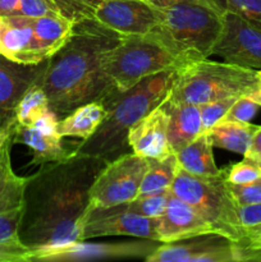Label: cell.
Returning <instances> with one entry per match:
<instances>
[{
  "mask_svg": "<svg viewBox=\"0 0 261 262\" xmlns=\"http://www.w3.org/2000/svg\"><path fill=\"white\" fill-rule=\"evenodd\" d=\"M260 83L257 71L202 59L179 67L169 97L199 106L215 100L250 95Z\"/></svg>",
  "mask_w": 261,
  "mask_h": 262,
  "instance_id": "5",
  "label": "cell"
},
{
  "mask_svg": "<svg viewBox=\"0 0 261 262\" xmlns=\"http://www.w3.org/2000/svg\"><path fill=\"white\" fill-rule=\"evenodd\" d=\"M237 99L238 97H227V99L215 100V101L199 105L202 119V130L206 132L215 124H217L220 120L224 119L227 113L229 112V109Z\"/></svg>",
  "mask_w": 261,
  "mask_h": 262,
  "instance_id": "29",
  "label": "cell"
},
{
  "mask_svg": "<svg viewBox=\"0 0 261 262\" xmlns=\"http://www.w3.org/2000/svg\"><path fill=\"white\" fill-rule=\"evenodd\" d=\"M95 19L120 36H146L158 25L159 14L145 0H102Z\"/></svg>",
  "mask_w": 261,
  "mask_h": 262,
  "instance_id": "14",
  "label": "cell"
},
{
  "mask_svg": "<svg viewBox=\"0 0 261 262\" xmlns=\"http://www.w3.org/2000/svg\"><path fill=\"white\" fill-rule=\"evenodd\" d=\"M48 14H59L51 0H20L14 15L23 17H41Z\"/></svg>",
  "mask_w": 261,
  "mask_h": 262,
  "instance_id": "34",
  "label": "cell"
},
{
  "mask_svg": "<svg viewBox=\"0 0 261 262\" xmlns=\"http://www.w3.org/2000/svg\"><path fill=\"white\" fill-rule=\"evenodd\" d=\"M113 235L159 242L155 219L128 211L124 204L113 207H96L86 212L82 224V241Z\"/></svg>",
  "mask_w": 261,
  "mask_h": 262,
  "instance_id": "13",
  "label": "cell"
},
{
  "mask_svg": "<svg viewBox=\"0 0 261 262\" xmlns=\"http://www.w3.org/2000/svg\"><path fill=\"white\" fill-rule=\"evenodd\" d=\"M182 66L151 36H124L105 56L104 73L118 92H125L146 77Z\"/></svg>",
  "mask_w": 261,
  "mask_h": 262,
  "instance_id": "8",
  "label": "cell"
},
{
  "mask_svg": "<svg viewBox=\"0 0 261 262\" xmlns=\"http://www.w3.org/2000/svg\"><path fill=\"white\" fill-rule=\"evenodd\" d=\"M224 9L261 28V0H224Z\"/></svg>",
  "mask_w": 261,
  "mask_h": 262,
  "instance_id": "31",
  "label": "cell"
},
{
  "mask_svg": "<svg viewBox=\"0 0 261 262\" xmlns=\"http://www.w3.org/2000/svg\"><path fill=\"white\" fill-rule=\"evenodd\" d=\"M15 124H17V120H15V118H13L0 127V163H2L5 152L10 150L12 143H14L13 142V136H14Z\"/></svg>",
  "mask_w": 261,
  "mask_h": 262,
  "instance_id": "39",
  "label": "cell"
},
{
  "mask_svg": "<svg viewBox=\"0 0 261 262\" xmlns=\"http://www.w3.org/2000/svg\"><path fill=\"white\" fill-rule=\"evenodd\" d=\"M260 105L251 99L248 95L238 97L227 113L224 119L227 120H235V122H245L248 123L260 110Z\"/></svg>",
  "mask_w": 261,
  "mask_h": 262,
  "instance_id": "32",
  "label": "cell"
},
{
  "mask_svg": "<svg viewBox=\"0 0 261 262\" xmlns=\"http://www.w3.org/2000/svg\"><path fill=\"white\" fill-rule=\"evenodd\" d=\"M248 96H250L252 100H255V101L261 106V83L260 86H258V89L256 90V91H253L252 94L248 95Z\"/></svg>",
  "mask_w": 261,
  "mask_h": 262,
  "instance_id": "43",
  "label": "cell"
},
{
  "mask_svg": "<svg viewBox=\"0 0 261 262\" xmlns=\"http://www.w3.org/2000/svg\"><path fill=\"white\" fill-rule=\"evenodd\" d=\"M59 119H60V118H59L55 113L49 110L46 114H44L42 117L38 118V119L35 122V124L31 125V127H35L36 129L40 130V132L44 133V135L56 136L59 135L58 132Z\"/></svg>",
  "mask_w": 261,
  "mask_h": 262,
  "instance_id": "38",
  "label": "cell"
},
{
  "mask_svg": "<svg viewBox=\"0 0 261 262\" xmlns=\"http://www.w3.org/2000/svg\"><path fill=\"white\" fill-rule=\"evenodd\" d=\"M59 14L73 25L87 19H95L97 8L102 0H51Z\"/></svg>",
  "mask_w": 261,
  "mask_h": 262,
  "instance_id": "26",
  "label": "cell"
},
{
  "mask_svg": "<svg viewBox=\"0 0 261 262\" xmlns=\"http://www.w3.org/2000/svg\"><path fill=\"white\" fill-rule=\"evenodd\" d=\"M171 193L188 204L214 233L238 246L245 245L246 230L238 217V205L229 192L224 170L216 177H194L179 168Z\"/></svg>",
  "mask_w": 261,
  "mask_h": 262,
  "instance_id": "7",
  "label": "cell"
},
{
  "mask_svg": "<svg viewBox=\"0 0 261 262\" xmlns=\"http://www.w3.org/2000/svg\"><path fill=\"white\" fill-rule=\"evenodd\" d=\"M246 158H250L252 160L258 161L261 163V127L258 125V128L256 129V132L253 133V137L251 140L250 148H248L247 154H246Z\"/></svg>",
  "mask_w": 261,
  "mask_h": 262,
  "instance_id": "40",
  "label": "cell"
},
{
  "mask_svg": "<svg viewBox=\"0 0 261 262\" xmlns=\"http://www.w3.org/2000/svg\"><path fill=\"white\" fill-rule=\"evenodd\" d=\"M227 186L238 206L261 204V181L248 184H232L227 182Z\"/></svg>",
  "mask_w": 261,
  "mask_h": 262,
  "instance_id": "33",
  "label": "cell"
},
{
  "mask_svg": "<svg viewBox=\"0 0 261 262\" xmlns=\"http://www.w3.org/2000/svg\"><path fill=\"white\" fill-rule=\"evenodd\" d=\"M156 234L160 243H173L202 234L214 233L211 225L205 222L188 204L171 193L165 212L155 219Z\"/></svg>",
  "mask_w": 261,
  "mask_h": 262,
  "instance_id": "16",
  "label": "cell"
},
{
  "mask_svg": "<svg viewBox=\"0 0 261 262\" xmlns=\"http://www.w3.org/2000/svg\"><path fill=\"white\" fill-rule=\"evenodd\" d=\"M20 0H0V15H14Z\"/></svg>",
  "mask_w": 261,
  "mask_h": 262,
  "instance_id": "41",
  "label": "cell"
},
{
  "mask_svg": "<svg viewBox=\"0 0 261 262\" xmlns=\"http://www.w3.org/2000/svg\"><path fill=\"white\" fill-rule=\"evenodd\" d=\"M160 106L165 110L169 118L168 141L171 152L177 154L204 133L200 107L197 105L168 97Z\"/></svg>",
  "mask_w": 261,
  "mask_h": 262,
  "instance_id": "18",
  "label": "cell"
},
{
  "mask_svg": "<svg viewBox=\"0 0 261 262\" xmlns=\"http://www.w3.org/2000/svg\"><path fill=\"white\" fill-rule=\"evenodd\" d=\"M225 181L232 184H248L261 181V163L243 156V160L223 168Z\"/></svg>",
  "mask_w": 261,
  "mask_h": 262,
  "instance_id": "28",
  "label": "cell"
},
{
  "mask_svg": "<svg viewBox=\"0 0 261 262\" xmlns=\"http://www.w3.org/2000/svg\"><path fill=\"white\" fill-rule=\"evenodd\" d=\"M178 169V160L174 152L161 159H148V168L143 176L137 197L170 191Z\"/></svg>",
  "mask_w": 261,
  "mask_h": 262,
  "instance_id": "23",
  "label": "cell"
},
{
  "mask_svg": "<svg viewBox=\"0 0 261 262\" xmlns=\"http://www.w3.org/2000/svg\"><path fill=\"white\" fill-rule=\"evenodd\" d=\"M257 74H258V78H260V82H261V71H258Z\"/></svg>",
  "mask_w": 261,
  "mask_h": 262,
  "instance_id": "45",
  "label": "cell"
},
{
  "mask_svg": "<svg viewBox=\"0 0 261 262\" xmlns=\"http://www.w3.org/2000/svg\"><path fill=\"white\" fill-rule=\"evenodd\" d=\"M49 110H50V106H49L48 96L40 83L36 82L20 97L15 107L14 118L18 124L31 127L35 124L38 118L46 114Z\"/></svg>",
  "mask_w": 261,
  "mask_h": 262,
  "instance_id": "25",
  "label": "cell"
},
{
  "mask_svg": "<svg viewBox=\"0 0 261 262\" xmlns=\"http://www.w3.org/2000/svg\"><path fill=\"white\" fill-rule=\"evenodd\" d=\"M106 160L72 156L28 177L20 241L31 250L82 241L90 188Z\"/></svg>",
  "mask_w": 261,
  "mask_h": 262,
  "instance_id": "1",
  "label": "cell"
},
{
  "mask_svg": "<svg viewBox=\"0 0 261 262\" xmlns=\"http://www.w3.org/2000/svg\"><path fill=\"white\" fill-rule=\"evenodd\" d=\"M256 261H261V251L257 253V256H256Z\"/></svg>",
  "mask_w": 261,
  "mask_h": 262,
  "instance_id": "44",
  "label": "cell"
},
{
  "mask_svg": "<svg viewBox=\"0 0 261 262\" xmlns=\"http://www.w3.org/2000/svg\"><path fill=\"white\" fill-rule=\"evenodd\" d=\"M238 217L243 229L247 230L261 225V204L240 205L238 206Z\"/></svg>",
  "mask_w": 261,
  "mask_h": 262,
  "instance_id": "37",
  "label": "cell"
},
{
  "mask_svg": "<svg viewBox=\"0 0 261 262\" xmlns=\"http://www.w3.org/2000/svg\"><path fill=\"white\" fill-rule=\"evenodd\" d=\"M242 248V261H256V256L261 251V225L247 230L245 245Z\"/></svg>",
  "mask_w": 261,
  "mask_h": 262,
  "instance_id": "36",
  "label": "cell"
},
{
  "mask_svg": "<svg viewBox=\"0 0 261 262\" xmlns=\"http://www.w3.org/2000/svg\"><path fill=\"white\" fill-rule=\"evenodd\" d=\"M225 63L261 71V28L225 10L223 27L212 50Z\"/></svg>",
  "mask_w": 261,
  "mask_h": 262,
  "instance_id": "11",
  "label": "cell"
},
{
  "mask_svg": "<svg viewBox=\"0 0 261 262\" xmlns=\"http://www.w3.org/2000/svg\"><path fill=\"white\" fill-rule=\"evenodd\" d=\"M28 178L13 171L10 150L5 152L0 163V212L9 211L25 205V191Z\"/></svg>",
  "mask_w": 261,
  "mask_h": 262,
  "instance_id": "24",
  "label": "cell"
},
{
  "mask_svg": "<svg viewBox=\"0 0 261 262\" xmlns=\"http://www.w3.org/2000/svg\"><path fill=\"white\" fill-rule=\"evenodd\" d=\"M46 64H19L0 55V127L14 118L20 97L40 81Z\"/></svg>",
  "mask_w": 261,
  "mask_h": 262,
  "instance_id": "15",
  "label": "cell"
},
{
  "mask_svg": "<svg viewBox=\"0 0 261 262\" xmlns=\"http://www.w3.org/2000/svg\"><path fill=\"white\" fill-rule=\"evenodd\" d=\"M147 168L148 159L135 152L106 161L90 188L87 211L96 207L118 206L135 200Z\"/></svg>",
  "mask_w": 261,
  "mask_h": 262,
  "instance_id": "9",
  "label": "cell"
},
{
  "mask_svg": "<svg viewBox=\"0 0 261 262\" xmlns=\"http://www.w3.org/2000/svg\"><path fill=\"white\" fill-rule=\"evenodd\" d=\"M160 242L143 239L141 241H123V242L109 243H91L84 241L66 243L60 246L32 250V261L42 262H61V261H91L102 258H146Z\"/></svg>",
  "mask_w": 261,
  "mask_h": 262,
  "instance_id": "10",
  "label": "cell"
},
{
  "mask_svg": "<svg viewBox=\"0 0 261 262\" xmlns=\"http://www.w3.org/2000/svg\"><path fill=\"white\" fill-rule=\"evenodd\" d=\"M145 2H147L148 4L158 8V9H163V8L170 7V5L176 4V3L182 2V0H145Z\"/></svg>",
  "mask_w": 261,
  "mask_h": 262,
  "instance_id": "42",
  "label": "cell"
},
{
  "mask_svg": "<svg viewBox=\"0 0 261 262\" xmlns=\"http://www.w3.org/2000/svg\"><path fill=\"white\" fill-rule=\"evenodd\" d=\"M122 37L96 19L73 25L69 38L48 59L38 81L51 112L63 118L79 105L105 102L117 94L104 73V59Z\"/></svg>",
  "mask_w": 261,
  "mask_h": 262,
  "instance_id": "2",
  "label": "cell"
},
{
  "mask_svg": "<svg viewBox=\"0 0 261 262\" xmlns=\"http://www.w3.org/2000/svg\"><path fill=\"white\" fill-rule=\"evenodd\" d=\"M177 69L159 72L138 82L125 92H117L104 102L106 115L96 132L73 148V156L104 159L127 145V135L135 123L160 106L170 95Z\"/></svg>",
  "mask_w": 261,
  "mask_h": 262,
  "instance_id": "3",
  "label": "cell"
},
{
  "mask_svg": "<svg viewBox=\"0 0 261 262\" xmlns=\"http://www.w3.org/2000/svg\"><path fill=\"white\" fill-rule=\"evenodd\" d=\"M179 168L194 177H216L222 173L215 164L212 145L206 133H201L191 143L176 154Z\"/></svg>",
  "mask_w": 261,
  "mask_h": 262,
  "instance_id": "22",
  "label": "cell"
},
{
  "mask_svg": "<svg viewBox=\"0 0 261 262\" xmlns=\"http://www.w3.org/2000/svg\"><path fill=\"white\" fill-rule=\"evenodd\" d=\"M169 118L161 106L155 107L130 127L127 145L145 159H161L171 154L168 141Z\"/></svg>",
  "mask_w": 261,
  "mask_h": 262,
  "instance_id": "17",
  "label": "cell"
},
{
  "mask_svg": "<svg viewBox=\"0 0 261 262\" xmlns=\"http://www.w3.org/2000/svg\"><path fill=\"white\" fill-rule=\"evenodd\" d=\"M147 262H233L242 261L241 246L216 233L197 235L173 243H160L145 258Z\"/></svg>",
  "mask_w": 261,
  "mask_h": 262,
  "instance_id": "12",
  "label": "cell"
},
{
  "mask_svg": "<svg viewBox=\"0 0 261 262\" xmlns=\"http://www.w3.org/2000/svg\"><path fill=\"white\" fill-rule=\"evenodd\" d=\"M32 250L22 241L0 243V262H31Z\"/></svg>",
  "mask_w": 261,
  "mask_h": 262,
  "instance_id": "35",
  "label": "cell"
},
{
  "mask_svg": "<svg viewBox=\"0 0 261 262\" xmlns=\"http://www.w3.org/2000/svg\"><path fill=\"white\" fill-rule=\"evenodd\" d=\"M73 23L60 14L0 15V55L19 64H40L66 43Z\"/></svg>",
  "mask_w": 261,
  "mask_h": 262,
  "instance_id": "6",
  "label": "cell"
},
{
  "mask_svg": "<svg viewBox=\"0 0 261 262\" xmlns=\"http://www.w3.org/2000/svg\"><path fill=\"white\" fill-rule=\"evenodd\" d=\"M171 191L161 192V193L150 194V196L136 197L132 201L124 204L125 209L130 212L148 217V219H158L165 212L168 206Z\"/></svg>",
  "mask_w": 261,
  "mask_h": 262,
  "instance_id": "27",
  "label": "cell"
},
{
  "mask_svg": "<svg viewBox=\"0 0 261 262\" xmlns=\"http://www.w3.org/2000/svg\"><path fill=\"white\" fill-rule=\"evenodd\" d=\"M23 206L0 212V243L19 242V229L23 219Z\"/></svg>",
  "mask_w": 261,
  "mask_h": 262,
  "instance_id": "30",
  "label": "cell"
},
{
  "mask_svg": "<svg viewBox=\"0 0 261 262\" xmlns=\"http://www.w3.org/2000/svg\"><path fill=\"white\" fill-rule=\"evenodd\" d=\"M257 128L258 125L251 124L250 122L223 119L205 133L212 147H219L245 156Z\"/></svg>",
  "mask_w": 261,
  "mask_h": 262,
  "instance_id": "21",
  "label": "cell"
},
{
  "mask_svg": "<svg viewBox=\"0 0 261 262\" xmlns=\"http://www.w3.org/2000/svg\"><path fill=\"white\" fill-rule=\"evenodd\" d=\"M219 0H182L158 9L159 20L148 33L183 64L209 59L223 27Z\"/></svg>",
  "mask_w": 261,
  "mask_h": 262,
  "instance_id": "4",
  "label": "cell"
},
{
  "mask_svg": "<svg viewBox=\"0 0 261 262\" xmlns=\"http://www.w3.org/2000/svg\"><path fill=\"white\" fill-rule=\"evenodd\" d=\"M106 115V106L102 101H91L79 105L73 112L59 119L58 132L61 137H91Z\"/></svg>",
  "mask_w": 261,
  "mask_h": 262,
  "instance_id": "20",
  "label": "cell"
},
{
  "mask_svg": "<svg viewBox=\"0 0 261 262\" xmlns=\"http://www.w3.org/2000/svg\"><path fill=\"white\" fill-rule=\"evenodd\" d=\"M61 136L44 135L35 127L15 124L13 142L23 143L31 148L33 154L32 163L35 165H45L50 163H60L73 156V150L66 148L61 143Z\"/></svg>",
  "mask_w": 261,
  "mask_h": 262,
  "instance_id": "19",
  "label": "cell"
}]
</instances>
